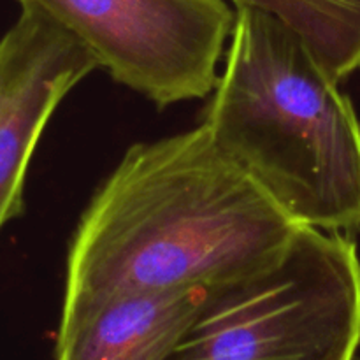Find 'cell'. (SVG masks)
<instances>
[{
    "mask_svg": "<svg viewBox=\"0 0 360 360\" xmlns=\"http://www.w3.org/2000/svg\"><path fill=\"white\" fill-rule=\"evenodd\" d=\"M301 227L202 123L136 143L81 214L60 319L111 295L232 283L276 262Z\"/></svg>",
    "mask_w": 360,
    "mask_h": 360,
    "instance_id": "1",
    "label": "cell"
},
{
    "mask_svg": "<svg viewBox=\"0 0 360 360\" xmlns=\"http://www.w3.org/2000/svg\"><path fill=\"white\" fill-rule=\"evenodd\" d=\"M213 143L295 224L360 229V123L340 81L285 25L236 7L204 115Z\"/></svg>",
    "mask_w": 360,
    "mask_h": 360,
    "instance_id": "2",
    "label": "cell"
},
{
    "mask_svg": "<svg viewBox=\"0 0 360 360\" xmlns=\"http://www.w3.org/2000/svg\"><path fill=\"white\" fill-rule=\"evenodd\" d=\"M359 348L357 245L302 225L276 262L207 290L167 360H355Z\"/></svg>",
    "mask_w": 360,
    "mask_h": 360,
    "instance_id": "3",
    "label": "cell"
},
{
    "mask_svg": "<svg viewBox=\"0 0 360 360\" xmlns=\"http://www.w3.org/2000/svg\"><path fill=\"white\" fill-rule=\"evenodd\" d=\"M77 39L98 69L158 108L211 95L231 41L225 0H20Z\"/></svg>",
    "mask_w": 360,
    "mask_h": 360,
    "instance_id": "4",
    "label": "cell"
},
{
    "mask_svg": "<svg viewBox=\"0 0 360 360\" xmlns=\"http://www.w3.org/2000/svg\"><path fill=\"white\" fill-rule=\"evenodd\" d=\"M95 69L74 35L30 6L0 37V231L23 214L28 165L49 118Z\"/></svg>",
    "mask_w": 360,
    "mask_h": 360,
    "instance_id": "5",
    "label": "cell"
},
{
    "mask_svg": "<svg viewBox=\"0 0 360 360\" xmlns=\"http://www.w3.org/2000/svg\"><path fill=\"white\" fill-rule=\"evenodd\" d=\"M206 295L204 288L111 295L60 319L55 360H167Z\"/></svg>",
    "mask_w": 360,
    "mask_h": 360,
    "instance_id": "6",
    "label": "cell"
},
{
    "mask_svg": "<svg viewBox=\"0 0 360 360\" xmlns=\"http://www.w3.org/2000/svg\"><path fill=\"white\" fill-rule=\"evenodd\" d=\"M294 32L327 72L343 81L360 69V0H232Z\"/></svg>",
    "mask_w": 360,
    "mask_h": 360,
    "instance_id": "7",
    "label": "cell"
}]
</instances>
